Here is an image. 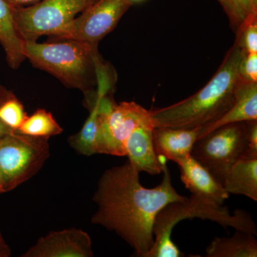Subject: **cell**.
Here are the masks:
<instances>
[{"instance_id":"83f0119b","label":"cell","mask_w":257,"mask_h":257,"mask_svg":"<svg viewBox=\"0 0 257 257\" xmlns=\"http://www.w3.org/2000/svg\"><path fill=\"white\" fill-rule=\"evenodd\" d=\"M13 95H14V94L11 92L6 93V94H1V95H0V101H4L6 100V99H8V98L11 97Z\"/></svg>"},{"instance_id":"ba28073f","label":"cell","mask_w":257,"mask_h":257,"mask_svg":"<svg viewBox=\"0 0 257 257\" xmlns=\"http://www.w3.org/2000/svg\"><path fill=\"white\" fill-rule=\"evenodd\" d=\"M97 99L102 113L98 154L124 157L130 134L139 125L152 121L150 111L135 101L116 104L109 95H99Z\"/></svg>"},{"instance_id":"ac0fdd59","label":"cell","mask_w":257,"mask_h":257,"mask_svg":"<svg viewBox=\"0 0 257 257\" xmlns=\"http://www.w3.org/2000/svg\"><path fill=\"white\" fill-rule=\"evenodd\" d=\"M0 44L12 68L18 69L26 60L23 52V41L15 29L13 8L5 0H0Z\"/></svg>"},{"instance_id":"7a4b0ae2","label":"cell","mask_w":257,"mask_h":257,"mask_svg":"<svg viewBox=\"0 0 257 257\" xmlns=\"http://www.w3.org/2000/svg\"><path fill=\"white\" fill-rule=\"evenodd\" d=\"M242 56L234 43L217 72L199 92L172 105L150 111L154 127L199 128L219 119L234 103L241 82L239 65Z\"/></svg>"},{"instance_id":"cb8c5ba5","label":"cell","mask_w":257,"mask_h":257,"mask_svg":"<svg viewBox=\"0 0 257 257\" xmlns=\"http://www.w3.org/2000/svg\"><path fill=\"white\" fill-rule=\"evenodd\" d=\"M248 148L241 157H257V120L244 121Z\"/></svg>"},{"instance_id":"603a6c76","label":"cell","mask_w":257,"mask_h":257,"mask_svg":"<svg viewBox=\"0 0 257 257\" xmlns=\"http://www.w3.org/2000/svg\"><path fill=\"white\" fill-rule=\"evenodd\" d=\"M239 74L243 82H257V53L243 54L239 65Z\"/></svg>"},{"instance_id":"f546056e","label":"cell","mask_w":257,"mask_h":257,"mask_svg":"<svg viewBox=\"0 0 257 257\" xmlns=\"http://www.w3.org/2000/svg\"><path fill=\"white\" fill-rule=\"evenodd\" d=\"M5 193L4 187H3V181H2L1 175H0V194Z\"/></svg>"},{"instance_id":"5bb4252c","label":"cell","mask_w":257,"mask_h":257,"mask_svg":"<svg viewBox=\"0 0 257 257\" xmlns=\"http://www.w3.org/2000/svg\"><path fill=\"white\" fill-rule=\"evenodd\" d=\"M251 120H257V82L241 80L229 110L214 122L200 127L199 138L224 125Z\"/></svg>"},{"instance_id":"2e32d148","label":"cell","mask_w":257,"mask_h":257,"mask_svg":"<svg viewBox=\"0 0 257 257\" xmlns=\"http://www.w3.org/2000/svg\"><path fill=\"white\" fill-rule=\"evenodd\" d=\"M86 104L90 112L89 117L78 133L69 137L68 143L76 152L84 156L89 157L98 154V138L102 113L99 101L94 96L86 99Z\"/></svg>"},{"instance_id":"8fae6325","label":"cell","mask_w":257,"mask_h":257,"mask_svg":"<svg viewBox=\"0 0 257 257\" xmlns=\"http://www.w3.org/2000/svg\"><path fill=\"white\" fill-rule=\"evenodd\" d=\"M153 128L152 121L137 126L125 143V156L140 173L157 175L162 173L166 162L160 160L155 151Z\"/></svg>"},{"instance_id":"3957f363","label":"cell","mask_w":257,"mask_h":257,"mask_svg":"<svg viewBox=\"0 0 257 257\" xmlns=\"http://www.w3.org/2000/svg\"><path fill=\"white\" fill-rule=\"evenodd\" d=\"M97 45L72 40L52 43L24 41L23 52L35 67L86 95L95 91L94 87L98 84L99 74L106 67Z\"/></svg>"},{"instance_id":"5b68a950","label":"cell","mask_w":257,"mask_h":257,"mask_svg":"<svg viewBox=\"0 0 257 257\" xmlns=\"http://www.w3.org/2000/svg\"><path fill=\"white\" fill-rule=\"evenodd\" d=\"M48 140L18 130L0 138V175L5 192L17 188L41 170L50 155Z\"/></svg>"},{"instance_id":"9a60e30c","label":"cell","mask_w":257,"mask_h":257,"mask_svg":"<svg viewBox=\"0 0 257 257\" xmlns=\"http://www.w3.org/2000/svg\"><path fill=\"white\" fill-rule=\"evenodd\" d=\"M225 190L229 194L243 195L257 201V157H241L225 176Z\"/></svg>"},{"instance_id":"8992f818","label":"cell","mask_w":257,"mask_h":257,"mask_svg":"<svg viewBox=\"0 0 257 257\" xmlns=\"http://www.w3.org/2000/svg\"><path fill=\"white\" fill-rule=\"evenodd\" d=\"M96 1L40 0L30 6L13 8L15 29L23 42L53 36Z\"/></svg>"},{"instance_id":"277c9868","label":"cell","mask_w":257,"mask_h":257,"mask_svg":"<svg viewBox=\"0 0 257 257\" xmlns=\"http://www.w3.org/2000/svg\"><path fill=\"white\" fill-rule=\"evenodd\" d=\"M199 218L211 220L223 227H232L257 235V227L251 216L243 209L230 214L227 207H222L192 194L183 201L170 203L157 214L153 225L155 242L147 257H182L184 253L171 239L174 227L185 219Z\"/></svg>"},{"instance_id":"d4e9b609","label":"cell","mask_w":257,"mask_h":257,"mask_svg":"<svg viewBox=\"0 0 257 257\" xmlns=\"http://www.w3.org/2000/svg\"><path fill=\"white\" fill-rule=\"evenodd\" d=\"M13 8H23L27 5H32L38 3L40 0H5Z\"/></svg>"},{"instance_id":"484cf974","label":"cell","mask_w":257,"mask_h":257,"mask_svg":"<svg viewBox=\"0 0 257 257\" xmlns=\"http://www.w3.org/2000/svg\"><path fill=\"white\" fill-rule=\"evenodd\" d=\"M11 248L5 241L3 234L0 231V257H9L11 256Z\"/></svg>"},{"instance_id":"44dd1931","label":"cell","mask_w":257,"mask_h":257,"mask_svg":"<svg viewBox=\"0 0 257 257\" xmlns=\"http://www.w3.org/2000/svg\"><path fill=\"white\" fill-rule=\"evenodd\" d=\"M28 117L23 104L15 95L0 104V120L13 130H18Z\"/></svg>"},{"instance_id":"9c48e42d","label":"cell","mask_w":257,"mask_h":257,"mask_svg":"<svg viewBox=\"0 0 257 257\" xmlns=\"http://www.w3.org/2000/svg\"><path fill=\"white\" fill-rule=\"evenodd\" d=\"M133 5L128 0H96L53 36L57 40H72L98 45L117 25Z\"/></svg>"},{"instance_id":"30bf717a","label":"cell","mask_w":257,"mask_h":257,"mask_svg":"<svg viewBox=\"0 0 257 257\" xmlns=\"http://www.w3.org/2000/svg\"><path fill=\"white\" fill-rule=\"evenodd\" d=\"M92 239L82 229L51 231L38 239L23 257H92Z\"/></svg>"},{"instance_id":"d6986e66","label":"cell","mask_w":257,"mask_h":257,"mask_svg":"<svg viewBox=\"0 0 257 257\" xmlns=\"http://www.w3.org/2000/svg\"><path fill=\"white\" fill-rule=\"evenodd\" d=\"M18 131L29 136L49 139L60 135L63 128L50 112L39 109L31 116H28Z\"/></svg>"},{"instance_id":"1f68e13d","label":"cell","mask_w":257,"mask_h":257,"mask_svg":"<svg viewBox=\"0 0 257 257\" xmlns=\"http://www.w3.org/2000/svg\"><path fill=\"white\" fill-rule=\"evenodd\" d=\"M217 1L219 2V3H220L221 6H222L223 3H224V0H217Z\"/></svg>"},{"instance_id":"ffe728a7","label":"cell","mask_w":257,"mask_h":257,"mask_svg":"<svg viewBox=\"0 0 257 257\" xmlns=\"http://www.w3.org/2000/svg\"><path fill=\"white\" fill-rule=\"evenodd\" d=\"M222 8L235 32L246 22L257 18V0H224Z\"/></svg>"},{"instance_id":"52a82bcc","label":"cell","mask_w":257,"mask_h":257,"mask_svg":"<svg viewBox=\"0 0 257 257\" xmlns=\"http://www.w3.org/2000/svg\"><path fill=\"white\" fill-rule=\"evenodd\" d=\"M247 148L244 121L235 122L198 138L191 156L223 184L230 168L243 156Z\"/></svg>"},{"instance_id":"f1b7e54d","label":"cell","mask_w":257,"mask_h":257,"mask_svg":"<svg viewBox=\"0 0 257 257\" xmlns=\"http://www.w3.org/2000/svg\"><path fill=\"white\" fill-rule=\"evenodd\" d=\"M8 92H9V91L7 90L5 88L2 87V86L0 85V95H1V94H6V93H8Z\"/></svg>"},{"instance_id":"6da1fadb","label":"cell","mask_w":257,"mask_h":257,"mask_svg":"<svg viewBox=\"0 0 257 257\" xmlns=\"http://www.w3.org/2000/svg\"><path fill=\"white\" fill-rule=\"evenodd\" d=\"M162 173L160 184L145 188L140 183V172L127 160L104 171L93 195L97 209L91 219L92 224L114 231L133 248L136 256L147 257L153 246L157 214L167 204L187 198L174 188L167 165Z\"/></svg>"},{"instance_id":"4fadbf2b","label":"cell","mask_w":257,"mask_h":257,"mask_svg":"<svg viewBox=\"0 0 257 257\" xmlns=\"http://www.w3.org/2000/svg\"><path fill=\"white\" fill-rule=\"evenodd\" d=\"M199 135L200 127H154V147L158 157L177 163L191 155L193 146Z\"/></svg>"},{"instance_id":"4316f807","label":"cell","mask_w":257,"mask_h":257,"mask_svg":"<svg viewBox=\"0 0 257 257\" xmlns=\"http://www.w3.org/2000/svg\"><path fill=\"white\" fill-rule=\"evenodd\" d=\"M3 102V101H0V104ZM13 131H15V130L8 127L7 125H5L4 123L0 120V138L5 136V135H8V134L11 133Z\"/></svg>"},{"instance_id":"e0dca14e","label":"cell","mask_w":257,"mask_h":257,"mask_svg":"<svg viewBox=\"0 0 257 257\" xmlns=\"http://www.w3.org/2000/svg\"><path fill=\"white\" fill-rule=\"evenodd\" d=\"M207 257H256V236L236 230L231 237H215L206 249Z\"/></svg>"},{"instance_id":"7402d4cb","label":"cell","mask_w":257,"mask_h":257,"mask_svg":"<svg viewBox=\"0 0 257 257\" xmlns=\"http://www.w3.org/2000/svg\"><path fill=\"white\" fill-rule=\"evenodd\" d=\"M236 33L235 43L240 47L243 54L257 53V18L243 24Z\"/></svg>"},{"instance_id":"4dcf8cb0","label":"cell","mask_w":257,"mask_h":257,"mask_svg":"<svg viewBox=\"0 0 257 257\" xmlns=\"http://www.w3.org/2000/svg\"><path fill=\"white\" fill-rule=\"evenodd\" d=\"M128 1L131 2L132 3H139V2L143 1V0H128Z\"/></svg>"},{"instance_id":"7c38bea8","label":"cell","mask_w":257,"mask_h":257,"mask_svg":"<svg viewBox=\"0 0 257 257\" xmlns=\"http://www.w3.org/2000/svg\"><path fill=\"white\" fill-rule=\"evenodd\" d=\"M177 164L181 180L193 195L220 206L229 198L223 184L191 155Z\"/></svg>"}]
</instances>
